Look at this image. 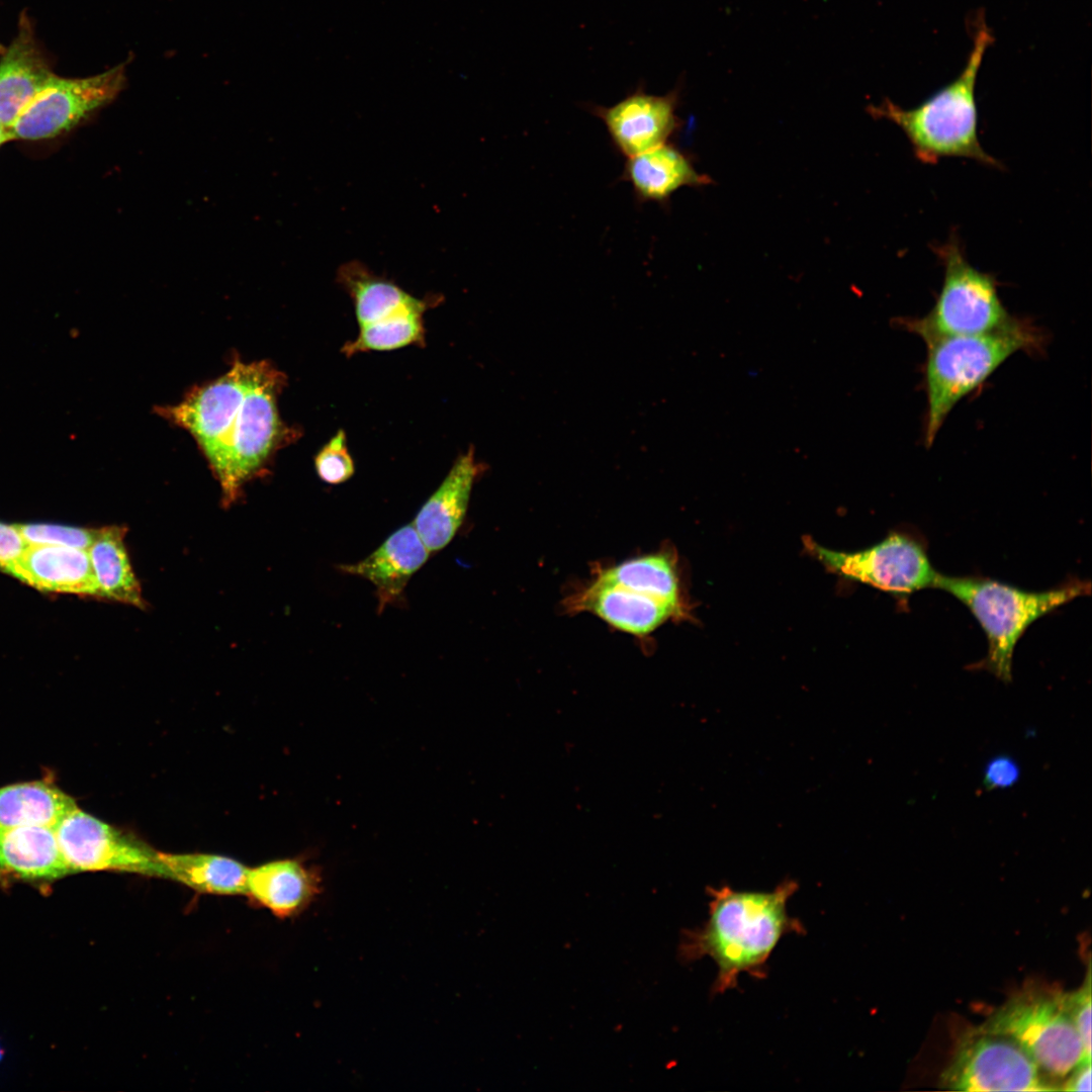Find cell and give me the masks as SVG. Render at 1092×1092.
<instances>
[{"mask_svg":"<svg viewBox=\"0 0 1092 1092\" xmlns=\"http://www.w3.org/2000/svg\"><path fill=\"white\" fill-rule=\"evenodd\" d=\"M286 381L267 360H236L228 372L190 390L180 402L157 408L194 438L219 482L225 506L279 449L299 436L278 411Z\"/></svg>","mask_w":1092,"mask_h":1092,"instance_id":"6da1fadb","label":"cell"},{"mask_svg":"<svg viewBox=\"0 0 1092 1092\" xmlns=\"http://www.w3.org/2000/svg\"><path fill=\"white\" fill-rule=\"evenodd\" d=\"M798 884L786 880L772 891H740L730 886L707 888L709 913L702 926L682 931L678 956L691 963L704 957L717 966L713 994L737 987L740 974L762 979L767 961L789 933L802 934V922L787 909Z\"/></svg>","mask_w":1092,"mask_h":1092,"instance_id":"7a4b0ae2","label":"cell"},{"mask_svg":"<svg viewBox=\"0 0 1092 1092\" xmlns=\"http://www.w3.org/2000/svg\"><path fill=\"white\" fill-rule=\"evenodd\" d=\"M993 40L982 19L977 23L966 66L953 81L913 108H903L885 99L879 105L870 106L869 113L900 127L915 158L923 164L932 165L942 158L953 157L1001 169V163L989 155L979 141L975 94L979 69Z\"/></svg>","mask_w":1092,"mask_h":1092,"instance_id":"3957f363","label":"cell"},{"mask_svg":"<svg viewBox=\"0 0 1092 1092\" xmlns=\"http://www.w3.org/2000/svg\"><path fill=\"white\" fill-rule=\"evenodd\" d=\"M1046 337L1027 317L1012 316L1002 327L977 335L954 336L926 344L923 384L926 411L923 441L931 447L946 418L968 394L980 387L1019 351L1042 354Z\"/></svg>","mask_w":1092,"mask_h":1092,"instance_id":"277c9868","label":"cell"},{"mask_svg":"<svg viewBox=\"0 0 1092 1092\" xmlns=\"http://www.w3.org/2000/svg\"><path fill=\"white\" fill-rule=\"evenodd\" d=\"M934 587L949 593L968 607L987 635V656L971 668L990 671L1004 682L1012 679L1015 644L1027 627L1058 607L1090 593V583L1081 580L1031 593L989 578L939 573Z\"/></svg>","mask_w":1092,"mask_h":1092,"instance_id":"5b68a950","label":"cell"},{"mask_svg":"<svg viewBox=\"0 0 1092 1092\" xmlns=\"http://www.w3.org/2000/svg\"><path fill=\"white\" fill-rule=\"evenodd\" d=\"M932 250L943 268L935 302L923 316L897 320L899 327L927 344L940 338L987 333L1012 318L998 294L996 277L968 261L957 234Z\"/></svg>","mask_w":1092,"mask_h":1092,"instance_id":"8992f818","label":"cell"},{"mask_svg":"<svg viewBox=\"0 0 1092 1092\" xmlns=\"http://www.w3.org/2000/svg\"><path fill=\"white\" fill-rule=\"evenodd\" d=\"M977 1028L1013 1039L1052 1079L1066 1078L1080 1063L1091 1062L1065 1008L1062 992L1025 989Z\"/></svg>","mask_w":1092,"mask_h":1092,"instance_id":"52a82bcc","label":"cell"},{"mask_svg":"<svg viewBox=\"0 0 1092 1092\" xmlns=\"http://www.w3.org/2000/svg\"><path fill=\"white\" fill-rule=\"evenodd\" d=\"M941 1083L969 1092L1058 1090L1017 1042L977 1027L963 1036Z\"/></svg>","mask_w":1092,"mask_h":1092,"instance_id":"ba28073f","label":"cell"},{"mask_svg":"<svg viewBox=\"0 0 1092 1092\" xmlns=\"http://www.w3.org/2000/svg\"><path fill=\"white\" fill-rule=\"evenodd\" d=\"M806 550L830 571L897 596L934 587L937 572L922 543L905 533L853 553L838 552L804 538Z\"/></svg>","mask_w":1092,"mask_h":1092,"instance_id":"9c48e42d","label":"cell"},{"mask_svg":"<svg viewBox=\"0 0 1092 1092\" xmlns=\"http://www.w3.org/2000/svg\"><path fill=\"white\" fill-rule=\"evenodd\" d=\"M126 63L85 78L56 74L8 129L11 140L38 141L66 132L111 103L126 84Z\"/></svg>","mask_w":1092,"mask_h":1092,"instance_id":"30bf717a","label":"cell"},{"mask_svg":"<svg viewBox=\"0 0 1092 1092\" xmlns=\"http://www.w3.org/2000/svg\"><path fill=\"white\" fill-rule=\"evenodd\" d=\"M55 832L71 873L116 871L167 879L159 850L78 807L55 826Z\"/></svg>","mask_w":1092,"mask_h":1092,"instance_id":"8fae6325","label":"cell"},{"mask_svg":"<svg viewBox=\"0 0 1092 1092\" xmlns=\"http://www.w3.org/2000/svg\"><path fill=\"white\" fill-rule=\"evenodd\" d=\"M677 90L665 95L638 87L610 106L588 104L587 110L604 123L617 153L630 158L667 143L678 126Z\"/></svg>","mask_w":1092,"mask_h":1092,"instance_id":"7c38bea8","label":"cell"},{"mask_svg":"<svg viewBox=\"0 0 1092 1092\" xmlns=\"http://www.w3.org/2000/svg\"><path fill=\"white\" fill-rule=\"evenodd\" d=\"M569 614L590 613L617 630L646 638L670 619L688 613L644 592L594 578L563 602Z\"/></svg>","mask_w":1092,"mask_h":1092,"instance_id":"4fadbf2b","label":"cell"},{"mask_svg":"<svg viewBox=\"0 0 1092 1092\" xmlns=\"http://www.w3.org/2000/svg\"><path fill=\"white\" fill-rule=\"evenodd\" d=\"M427 549L413 524L392 533L377 549L364 559L341 564L338 569L360 576L375 587L377 613L389 606L402 605L404 590L412 576L427 562Z\"/></svg>","mask_w":1092,"mask_h":1092,"instance_id":"5bb4252c","label":"cell"},{"mask_svg":"<svg viewBox=\"0 0 1092 1092\" xmlns=\"http://www.w3.org/2000/svg\"><path fill=\"white\" fill-rule=\"evenodd\" d=\"M0 57V124L9 129L55 75L25 11Z\"/></svg>","mask_w":1092,"mask_h":1092,"instance_id":"9a60e30c","label":"cell"},{"mask_svg":"<svg viewBox=\"0 0 1092 1092\" xmlns=\"http://www.w3.org/2000/svg\"><path fill=\"white\" fill-rule=\"evenodd\" d=\"M483 470L470 447L457 457L417 514L413 526L430 552L442 550L455 537L465 519L473 484Z\"/></svg>","mask_w":1092,"mask_h":1092,"instance_id":"2e32d148","label":"cell"},{"mask_svg":"<svg viewBox=\"0 0 1092 1092\" xmlns=\"http://www.w3.org/2000/svg\"><path fill=\"white\" fill-rule=\"evenodd\" d=\"M322 892L320 868L300 857L275 859L249 869L246 895L281 919L301 914Z\"/></svg>","mask_w":1092,"mask_h":1092,"instance_id":"e0dca14e","label":"cell"},{"mask_svg":"<svg viewBox=\"0 0 1092 1092\" xmlns=\"http://www.w3.org/2000/svg\"><path fill=\"white\" fill-rule=\"evenodd\" d=\"M8 573L41 590L99 598L89 555L84 549L29 545Z\"/></svg>","mask_w":1092,"mask_h":1092,"instance_id":"ac0fdd59","label":"cell"},{"mask_svg":"<svg viewBox=\"0 0 1092 1092\" xmlns=\"http://www.w3.org/2000/svg\"><path fill=\"white\" fill-rule=\"evenodd\" d=\"M621 179L631 185L640 204H664L682 187L710 182L708 177L696 171L682 152L667 143L627 158Z\"/></svg>","mask_w":1092,"mask_h":1092,"instance_id":"d6986e66","label":"cell"},{"mask_svg":"<svg viewBox=\"0 0 1092 1092\" xmlns=\"http://www.w3.org/2000/svg\"><path fill=\"white\" fill-rule=\"evenodd\" d=\"M0 869L26 880L70 874L54 827H0Z\"/></svg>","mask_w":1092,"mask_h":1092,"instance_id":"ffe728a7","label":"cell"},{"mask_svg":"<svg viewBox=\"0 0 1092 1092\" xmlns=\"http://www.w3.org/2000/svg\"><path fill=\"white\" fill-rule=\"evenodd\" d=\"M127 529L108 526L98 529L87 549L99 598L144 609L142 588L132 570L124 543Z\"/></svg>","mask_w":1092,"mask_h":1092,"instance_id":"44dd1931","label":"cell"},{"mask_svg":"<svg viewBox=\"0 0 1092 1092\" xmlns=\"http://www.w3.org/2000/svg\"><path fill=\"white\" fill-rule=\"evenodd\" d=\"M167 880L215 895H246L249 869L229 856L160 851Z\"/></svg>","mask_w":1092,"mask_h":1092,"instance_id":"7402d4cb","label":"cell"},{"mask_svg":"<svg viewBox=\"0 0 1092 1092\" xmlns=\"http://www.w3.org/2000/svg\"><path fill=\"white\" fill-rule=\"evenodd\" d=\"M594 578L635 588L667 602L688 613L671 550L631 558L609 566H597Z\"/></svg>","mask_w":1092,"mask_h":1092,"instance_id":"603a6c76","label":"cell"},{"mask_svg":"<svg viewBox=\"0 0 1092 1092\" xmlns=\"http://www.w3.org/2000/svg\"><path fill=\"white\" fill-rule=\"evenodd\" d=\"M76 802L53 784L34 781L0 788V827H54Z\"/></svg>","mask_w":1092,"mask_h":1092,"instance_id":"cb8c5ba5","label":"cell"},{"mask_svg":"<svg viewBox=\"0 0 1092 1092\" xmlns=\"http://www.w3.org/2000/svg\"><path fill=\"white\" fill-rule=\"evenodd\" d=\"M337 279L353 300L359 327L390 316L418 300L396 283L374 274L359 261L342 265Z\"/></svg>","mask_w":1092,"mask_h":1092,"instance_id":"d4e9b609","label":"cell"},{"mask_svg":"<svg viewBox=\"0 0 1092 1092\" xmlns=\"http://www.w3.org/2000/svg\"><path fill=\"white\" fill-rule=\"evenodd\" d=\"M434 298L420 299L394 314L359 327L357 337L347 341L341 351L347 357L369 351H391L411 345H424V313Z\"/></svg>","mask_w":1092,"mask_h":1092,"instance_id":"484cf974","label":"cell"},{"mask_svg":"<svg viewBox=\"0 0 1092 1092\" xmlns=\"http://www.w3.org/2000/svg\"><path fill=\"white\" fill-rule=\"evenodd\" d=\"M314 467L317 476L328 484H340L353 476L355 465L343 430H339L317 452Z\"/></svg>","mask_w":1092,"mask_h":1092,"instance_id":"4316f807","label":"cell"},{"mask_svg":"<svg viewBox=\"0 0 1092 1092\" xmlns=\"http://www.w3.org/2000/svg\"><path fill=\"white\" fill-rule=\"evenodd\" d=\"M29 545L48 544L87 550L98 529L77 528L53 524L17 525Z\"/></svg>","mask_w":1092,"mask_h":1092,"instance_id":"83f0119b","label":"cell"},{"mask_svg":"<svg viewBox=\"0 0 1092 1092\" xmlns=\"http://www.w3.org/2000/svg\"><path fill=\"white\" fill-rule=\"evenodd\" d=\"M1065 1008L1080 1036L1085 1056L1091 1060V972L1090 965L1083 985L1063 993Z\"/></svg>","mask_w":1092,"mask_h":1092,"instance_id":"f1b7e54d","label":"cell"},{"mask_svg":"<svg viewBox=\"0 0 1092 1092\" xmlns=\"http://www.w3.org/2000/svg\"><path fill=\"white\" fill-rule=\"evenodd\" d=\"M1020 778V766L1010 755L1000 754L990 758L984 767L983 786L986 790L1006 789Z\"/></svg>","mask_w":1092,"mask_h":1092,"instance_id":"f546056e","label":"cell"},{"mask_svg":"<svg viewBox=\"0 0 1092 1092\" xmlns=\"http://www.w3.org/2000/svg\"><path fill=\"white\" fill-rule=\"evenodd\" d=\"M28 546L17 525L0 522V569L2 571L8 573Z\"/></svg>","mask_w":1092,"mask_h":1092,"instance_id":"4dcf8cb0","label":"cell"},{"mask_svg":"<svg viewBox=\"0 0 1092 1092\" xmlns=\"http://www.w3.org/2000/svg\"><path fill=\"white\" fill-rule=\"evenodd\" d=\"M1060 1090L1065 1091H1091V1062H1082L1077 1065L1067 1076Z\"/></svg>","mask_w":1092,"mask_h":1092,"instance_id":"1f68e13d","label":"cell"},{"mask_svg":"<svg viewBox=\"0 0 1092 1092\" xmlns=\"http://www.w3.org/2000/svg\"><path fill=\"white\" fill-rule=\"evenodd\" d=\"M11 140L9 130L0 124V146Z\"/></svg>","mask_w":1092,"mask_h":1092,"instance_id":"d6a6232c","label":"cell"},{"mask_svg":"<svg viewBox=\"0 0 1092 1092\" xmlns=\"http://www.w3.org/2000/svg\"><path fill=\"white\" fill-rule=\"evenodd\" d=\"M4 49H5V48H4V47H3V44H2L1 42H0V55H1L2 53H3Z\"/></svg>","mask_w":1092,"mask_h":1092,"instance_id":"836d02e7","label":"cell"},{"mask_svg":"<svg viewBox=\"0 0 1092 1092\" xmlns=\"http://www.w3.org/2000/svg\"><path fill=\"white\" fill-rule=\"evenodd\" d=\"M1 1058H2V1051H1V1049H0V1060H1Z\"/></svg>","mask_w":1092,"mask_h":1092,"instance_id":"e575fe53","label":"cell"}]
</instances>
